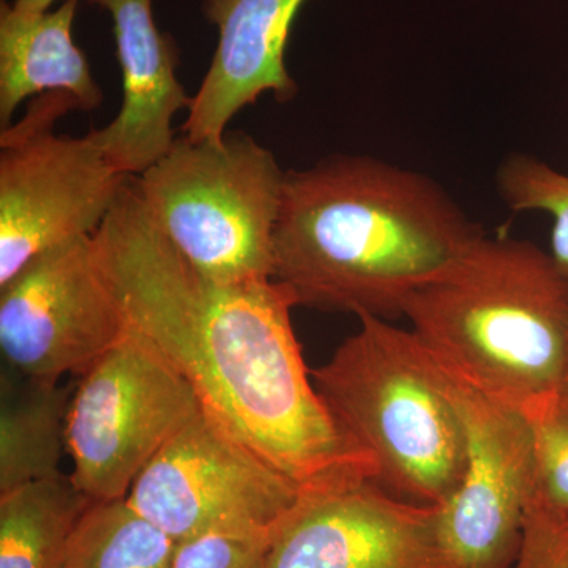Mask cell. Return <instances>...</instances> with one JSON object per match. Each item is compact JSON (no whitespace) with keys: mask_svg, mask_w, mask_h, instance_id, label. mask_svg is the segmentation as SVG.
Masks as SVG:
<instances>
[{"mask_svg":"<svg viewBox=\"0 0 568 568\" xmlns=\"http://www.w3.org/2000/svg\"><path fill=\"white\" fill-rule=\"evenodd\" d=\"M125 331L93 235L39 254L0 286L3 364L24 375H84Z\"/></svg>","mask_w":568,"mask_h":568,"instance_id":"9c48e42d","label":"cell"},{"mask_svg":"<svg viewBox=\"0 0 568 568\" xmlns=\"http://www.w3.org/2000/svg\"><path fill=\"white\" fill-rule=\"evenodd\" d=\"M452 384L467 462L457 493L440 507L444 559L447 568H510L532 493V432L521 410L455 377Z\"/></svg>","mask_w":568,"mask_h":568,"instance_id":"30bf717a","label":"cell"},{"mask_svg":"<svg viewBox=\"0 0 568 568\" xmlns=\"http://www.w3.org/2000/svg\"><path fill=\"white\" fill-rule=\"evenodd\" d=\"M497 192L514 212H545L552 219V261L568 278V174L526 153H511L496 174Z\"/></svg>","mask_w":568,"mask_h":568,"instance_id":"ac0fdd59","label":"cell"},{"mask_svg":"<svg viewBox=\"0 0 568 568\" xmlns=\"http://www.w3.org/2000/svg\"><path fill=\"white\" fill-rule=\"evenodd\" d=\"M305 0H203L205 20L219 43L200 91L190 104L183 136L219 142L227 123L264 93L291 102L297 82L286 67V48Z\"/></svg>","mask_w":568,"mask_h":568,"instance_id":"7c38bea8","label":"cell"},{"mask_svg":"<svg viewBox=\"0 0 568 568\" xmlns=\"http://www.w3.org/2000/svg\"><path fill=\"white\" fill-rule=\"evenodd\" d=\"M74 386L32 377L3 364L0 373V495L61 476Z\"/></svg>","mask_w":568,"mask_h":568,"instance_id":"9a60e30c","label":"cell"},{"mask_svg":"<svg viewBox=\"0 0 568 568\" xmlns=\"http://www.w3.org/2000/svg\"><path fill=\"white\" fill-rule=\"evenodd\" d=\"M523 414L532 432L529 503L568 515V375Z\"/></svg>","mask_w":568,"mask_h":568,"instance_id":"d6986e66","label":"cell"},{"mask_svg":"<svg viewBox=\"0 0 568 568\" xmlns=\"http://www.w3.org/2000/svg\"><path fill=\"white\" fill-rule=\"evenodd\" d=\"M403 317L448 375L521 413L568 375V278L534 242L481 235Z\"/></svg>","mask_w":568,"mask_h":568,"instance_id":"3957f363","label":"cell"},{"mask_svg":"<svg viewBox=\"0 0 568 568\" xmlns=\"http://www.w3.org/2000/svg\"><path fill=\"white\" fill-rule=\"evenodd\" d=\"M304 496L201 406L125 499L179 544L209 532L278 530Z\"/></svg>","mask_w":568,"mask_h":568,"instance_id":"ba28073f","label":"cell"},{"mask_svg":"<svg viewBox=\"0 0 568 568\" xmlns=\"http://www.w3.org/2000/svg\"><path fill=\"white\" fill-rule=\"evenodd\" d=\"M510 568H568V515L529 503Z\"/></svg>","mask_w":568,"mask_h":568,"instance_id":"44dd1931","label":"cell"},{"mask_svg":"<svg viewBox=\"0 0 568 568\" xmlns=\"http://www.w3.org/2000/svg\"><path fill=\"white\" fill-rule=\"evenodd\" d=\"M55 0H14L11 6L21 11H48Z\"/></svg>","mask_w":568,"mask_h":568,"instance_id":"7402d4cb","label":"cell"},{"mask_svg":"<svg viewBox=\"0 0 568 568\" xmlns=\"http://www.w3.org/2000/svg\"><path fill=\"white\" fill-rule=\"evenodd\" d=\"M286 171L244 132L182 136L133 178L138 196L174 248L216 283L274 278V239Z\"/></svg>","mask_w":568,"mask_h":568,"instance_id":"5b68a950","label":"cell"},{"mask_svg":"<svg viewBox=\"0 0 568 568\" xmlns=\"http://www.w3.org/2000/svg\"><path fill=\"white\" fill-rule=\"evenodd\" d=\"M111 14L122 73L118 115L92 133L115 170L138 178L171 151L173 121L193 97L178 80L179 48L153 20L152 0H88Z\"/></svg>","mask_w":568,"mask_h":568,"instance_id":"4fadbf2b","label":"cell"},{"mask_svg":"<svg viewBox=\"0 0 568 568\" xmlns=\"http://www.w3.org/2000/svg\"><path fill=\"white\" fill-rule=\"evenodd\" d=\"M484 234L429 175L338 153L286 171L274 280L295 306L392 321Z\"/></svg>","mask_w":568,"mask_h":568,"instance_id":"7a4b0ae2","label":"cell"},{"mask_svg":"<svg viewBox=\"0 0 568 568\" xmlns=\"http://www.w3.org/2000/svg\"><path fill=\"white\" fill-rule=\"evenodd\" d=\"M278 530L186 538L179 541L171 568H260Z\"/></svg>","mask_w":568,"mask_h":568,"instance_id":"ffe728a7","label":"cell"},{"mask_svg":"<svg viewBox=\"0 0 568 568\" xmlns=\"http://www.w3.org/2000/svg\"><path fill=\"white\" fill-rule=\"evenodd\" d=\"M93 242L126 325L246 446L305 495L375 481L372 459L339 432L317 394L283 284L205 278L168 241L133 179Z\"/></svg>","mask_w":568,"mask_h":568,"instance_id":"6da1fadb","label":"cell"},{"mask_svg":"<svg viewBox=\"0 0 568 568\" xmlns=\"http://www.w3.org/2000/svg\"><path fill=\"white\" fill-rule=\"evenodd\" d=\"M178 541L129 500L92 503L71 538L65 568H171Z\"/></svg>","mask_w":568,"mask_h":568,"instance_id":"e0dca14e","label":"cell"},{"mask_svg":"<svg viewBox=\"0 0 568 568\" xmlns=\"http://www.w3.org/2000/svg\"><path fill=\"white\" fill-rule=\"evenodd\" d=\"M92 503L70 474L0 495V568H65L71 538Z\"/></svg>","mask_w":568,"mask_h":568,"instance_id":"2e32d148","label":"cell"},{"mask_svg":"<svg viewBox=\"0 0 568 568\" xmlns=\"http://www.w3.org/2000/svg\"><path fill=\"white\" fill-rule=\"evenodd\" d=\"M358 331L312 369L339 432L372 459L373 484L420 504L446 506L465 476V424L454 384L413 331L361 315Z\"/></svg>","mask_w":568,"mask_h":568,"instance_id":"277c9868","label":"cell"},{"mask_svg":"<svg viewBox=\"0 0 568 568\" xmlns=\"http://www.w3.org/2000/svg\"><path fill=\"white\" fill-rule=\"evenodd\" d=\"M200 409L189 381L126 325L74 384L67 426L71 480L93 503L125 499L142 469Z\"/></svg>","mask_w":568,"mask_h":568,"instance_id":"52a82bcc","label":"cell"},{"mask_svg":"<svg viewBox=\"0 0 568 568\" xmlns=\"http://www.w3.org/2000/svg\"><path fill=\"white\" fill-rule=\"evenodd\" d=\"M81 0H63L55 10L21 11L2 0L0 7V123L11 125L29 97L63 92L82 112L103 103L91 65L73 40Z\"/></svg>","mask_w":568,"mask_h":568,"instance_id":"5bb4252c","label":"cell"},{"mask_svg":"<svg viewBox=\"0 0 568 568\" xmlns=\"http://www.w3.org/2000/svg\"><path fill=\"white\" fill-rule=\"evenodd\" d=\"M439 515L373 481L305 495L260 568H447Z\"/></svg>","mask_w":568,"mask_h":568,"instance_id":"8fae6325","label":"cell"},{"mask_svg":"<svg viewBox=\"0 0 568 568\" xmlns=\"http://www.w3.org/2000/svg\"><path fill=\"white\" fill-rule=\"evenodd\" d=\"M70 111L80 106L69 93H43L0 134V286L39 254L95 234L132 182L92 130L52 132Z\"/></svg>","mask_w":568,"mask_h":568,"instance_id":"8992f818","label":"cell"}]
</instances>
